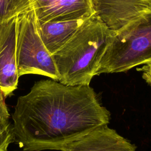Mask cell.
<instances>
[{"instance_id":"cell-2","label":"cell","mask_w":151,"mask_h":151,"mask_svg":"<svg viewBox=\"0 0 151 151\" xmlns=\"http://www.w3.org/2000/svg\"><path fill=\"white\" fill-rule=\"evenodd\" d=\"M113 32L94 15L59 50L52 54L58 74V82L67 86H89Z\"/></svg>"},{"instance_id":"cell-8","label":"cell","mask_w":151,"mask_h":151,"mask_svg":"<svg viewBox=\"0 0 151 151\" xmlns=\"http://www.w3.org/2000/svg\"><path fill=\"white\" fill-rule=\"evenodd\" d=\"M40 22L88 18L94 15L91 0H32Z\"/></svg>"},{"instance_id":"cell-9","label":"cell","mask_w":151,"mask_h":151,"mask_svg":"<svg viewBox=\"0 0 151 151\" xmlns=\"http://www.w3.org/2000/svg\"><path fill=\"white\" fill-rule=\"evenodd\" d=\"M88 18L44 22L38 21L40 35L48 51L53 54L59 50Z\"/></svg>"},{"instance_id":"cell-1","label":"cell","mask_w":151,"mask_h":151,"mask_svg":"<svg viewBox=\"0 0 151 151\" xmlns=\"http://www.w3.org/2000/svg\"><path fill=\"white\" fill-rule=\"evenodd\" d=\"M12 118L14 142L21 148L58 150L94 129L108 125L111 114L90 86L44 80L18 97Z\"/></svg>"},{"instance_id":"cell-10","label":"cell","mask_w":151,"mask_h":151,"mask_svg":"<svg viewBox=\"0 0 151 151\" xmlns=\"http://www.w3.org/2000/svg\"><path fill=\"white\" fill-rule=\"evenodd\" d=\"M32 7V0H0V22L16 18Z\"/></svg>"},{"instance_id":"cell-14","label":"cell","mask_w":151,"mask_h":151,"mask_svg":"<svg viewBox=\"0 0 151 151\" xmlns=\"http://www.w3.org/2000/svg\"><path fill=\"white\" fill-rule=\"evenodd\" d=\"M25 151H27V150H25Z\"/></svg>"},{"instance_id":"cell-6","label":"cell","mask_w":151,"mask_h":151,"mask_svg":"<svg viewBox=\"0 0 151 151\" xmlns=\"http://www.w3.org/2000/svg\"><path fill=\"white\" fill-rule=\"evenodd\" d=\"M16 18L0 22V90L5 97L17 88Z\"/></svg>"},{"instance_id":"cell-7","label":"cell","mask_w":151,"mask_h":151,"mask_svg":"<svg viewBox=\"0 0 151 151\" xmlns=\"http://www.w3.org/2000/svg\"><path fill=\"white\" fill-rule=\"evenodd\" d=\"M61 151H136V146L108 125L94 129L84 136L68 143Z\"/></svg>"},{"instance_id":"cell-11","label":"cell","mask_w":151,"mask_h":151,"mask_svg":"<svg viewBox=\"0 0 151 151\" xmlns=\"http://www.w3.org/2000/svg\"><path fill=\"white\" fill-rule=\"evenodd\" d=\"M5 99V96L0 90V134L7 130L12 126L9 121L10 115Z\"/></svg>"},{"instance_id":"cell-4","label":"cell","mask_w":151,"mask_h":151,"mask_svg":"<svg viewBox=\"0 0 151 151\" xmlns=\"http://www.w3.org/2000/svg\"><path fill=\"white\" fill-rule=\"evenodd\" d=\"M16 57L19 77L40 74L58 81L52 55L40 35L33 7L16 17Z\"/></svg>"},{"instance_id":"cell-3","label":"cell","mask_w":151,"mask_h":151,"mask_svg":"<svg viewBox=\"0 0 151 151\" xmlns=\"http://www.w3.org/2000/svg\"><path fill=\"white\" fill-rule=\"evenodd\" d=\"M151 62V7L117 32L101 60L97 75L126 71Z\"/></svg>"},{"instance_id":"cell-5","label":"cell","mask_w":151,"mask_h":151,"mask_svg":"<svg viewBox=\"0 0 151 151\" xmlns=\"http://www.w3.org/2000/svg\"><path fill=\"white\" fill-rule=\"evenodd\" d=\"M94 15L117 32L151 7V0H91Z\"/></svg>"},{"instance_id":"cell-12","label":"cell","mask_w":151,"mask_h":151,"mask_svg":"<svg viewBox=\"0 0 151 151\" xmlns=\"http://www.w3.org/2000/svg\"><path fill=\"white\" fill-rule=\"evenodd\" d=\"M14 142L13 126L0 134V151H7L9 144Z\"/></svg>"},{"instance_id":"cell-13","label":"cell","mask_w":151,"mask_h":151,"mask_svg":"<svg viewBox=\"0 0 151 151\" xmlns=\"http://www.w3.org/2000/svg\"><path fill=\"white\" fill-rule=\"evenodd\" d=\"M137 70L142 72V78L151 87V62L144 64L141 68Z\"/></svg>"}]
</instances>
